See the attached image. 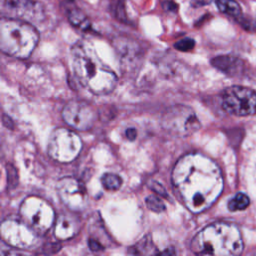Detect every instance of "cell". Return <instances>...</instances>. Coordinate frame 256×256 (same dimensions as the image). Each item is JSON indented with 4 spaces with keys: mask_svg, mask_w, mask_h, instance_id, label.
Here are the masks:
<instances>
[{
    "mask_svg": "<svg viewBox=\"0 0 256 256\" xmlns=\"http://www.w3.org/2000/svg\"><path fill=\"white\" fill-rule=\"evenodd\" d=\"M62 117L69 126L84 131L90 129L94 125L97 113L89 103L74 100L70 101L63 108Z\"/></svg>",
    "mask_w": 256,
    "mask_h": 256,
    "instance_id": "9c48e42d",
    "label": "cell"
},
{
    "mask_svg": "<svg viewBox=\"0 0 256 256\" xmlns=\"http://www.w3.org/2000/svg\"><path fill=\"white\" fill-rule=\"evenodd\" d=\"M1 233L7 243L17 247H30L36 242V232L24 222L5 221L2 224Z\"/></svg>",
    "mask_w": 256,
    "mask_h": 256,
    "instance_id": "8fae6325",
    "label": "cell"
},
{
    "mask_svg": "<svg viewBox=\"0 0 256 256\" xmlns=\"http://www.w3.org/2000/svg\"><path fill=\"white\" fill-rule=\"evenodd\" d=\"M125 135H126V137H127L129 140H134V139L136 138V136H137V131H136L135 128L131 127V128H128V129L126 130Z\"/></svg>",
    "mask_w": 256,
    "mask_h": 256,
    "instance_id": "484cf974",
    "label": "cell"
},
{
    "mask_svg": "<svg viewBox=\"0 0 256 256\" xmlns=\"http://www.w3.org/2000/svg\"><path fill=\"white\" fill-rule=\"evenodd\" d=\"M238 21L239 23L243 26V28L247 29V30H254L256 28V22L252 21L253 19H250V18H246L244 16H239L238 18Z\"/></svg>",
    "mask_w": 256,
    "mask_h": 256,
    "instance_id": "603a6c76",
    "label": "cell"
},
{
    "mask_svg": "<svg viewBox=\"0 0 256 256\" xmlns=\"http://www.w3.org/2000/svg\"><path fill=\"white\" fill-rule=\"evenodd\" d=\"M78 230V221L72 216L61 214L58 216L55 224L54 234L59 239H69L73 237Z\"/></svg>",
    "mask_w": 256,
    "mask_h": 256,
    "instance_id": "5bb4252c",
    "label": "cell"
},
{
    "mask_svg": "<svg viewBox=\"0 0 256 256\" xmlns=\"http://www.w3.org/2000/svg\"><path fill=\"white\" fill-rule=\"evenodd\" d=\"M88 243H89L90 249L93 250V251H98V250L103 249V247H102L96 240H94V239H89Z\"/></svg>",
    "mask_w": 256,
    "mask_h": 256,
    "instance_id": "d4e9b609",
    "label": "cell"
},
{
    "mask_svg": "<svg viewBox=\"0 0 256 256\" xmlns=\"http://www.w3.org/2000/svg\"><path fill=\"white\" fill-rule=\"evenodd\" d=\"M82 147L80 137L65 128L55 130L48 142V154L59 162H70L79 154Z\"/></svg>",
    "mask_w": 256,
    "mask_h": 256,
    "instance_id": "52a82bcc",
    "label": "cell"
},
{
    "mask_svg": "<svg viewBox=\"0 0 256 256\" xmlns=\"http://www.w3.org/2000/svg\"><path fill=\"white\" fill-rule=\"evenodd\" d=\"M249 203L250 200L247 195L243 193H238L228 202V208L230 211L243 210L249 205Z\"/></svg>",
    "mask_w": 256,
    "mask_h": 256,
    "instance_id": "e0dca14e",
    "label": "cell"
},
{
    "mask_svg": "<svg viewBox=\"0 0 256 256\" xmlns=\"http://www.w3.org/2000/svg\"><path fill=\"white\" fill-rule=\"evenodd\" d=\"M151 188H152L156 193L160 194L161 196H165V197H167V194H166V191H165L164 187H163L161 184H159L158 182L152 181V182H151Z\"/></svg>",
    "mask_w": 256,
    "mask_h": 256,
    "instance_id": "cb8c5ba5",
    "label": "cell"
},
{
    "mask_svg": "<svg viewBox=\"0 0 256 256\" xmlns=\"http://www.w3.org/2000/svg\"><path fill=\"white\" fill-rule=\"evenodd\" d=\"M172 181L186 207L194 213L209 208L223 188L218 166L200 154H188L178 160L172 172Z\"/></svg>",
    "mask_w": 256,
    "mask_h": 256,
    "instance_id": "6da1fadb",
    "label": "cell"
},
{
    "mask_svg": "<svg viewBox=\"0 0 256 256\" xmlns=\"http://www.w3.org/2000/svg\"><path fill=\"white\" fill-rule=\"evenodd\" d=\"M102 184L107 190H117L120 188L122 179L114 173H105L102 176Z\"/></svg>",
    "mask_w": 256,
    "mask_h": 256,
    "instance_id": "ac0fdd59",
    "label": "cell"
},
{
    "mask_svg": "<svg viewBox=\"0 0 256 256\" xmlns=\"http://www.w3.org/2000/svg\"><path fill=\"white\" fill-rule=\"evenodd\" d=\"M62 202L73 210H80L86 204V192L82 184L73 178H63L57 184Z\"/></svg>",
    "mask_w": 256,
    "mask_h": 256,
    "instance_id": "7c38bea8",
    "label": "cell"
},
{
    "mask_svg": "<svg viewBox=\"0 0 256 256\" xmlns=\"http://www.w3.org/2000/svg\"><path fill=\"white\" fill-rule=\"evenodd\" d=\"M146 205L150 210L154 212H162L165 210V205L163 201L154 195H150L146 198Z\"/></svg>",
    "mask_w": 256,
    "mask_h": 256,
    "instance_id": "d6986e66",
    "label": "cell"
},
{
    "mask_svg": "<svg viewBox=\"0 0 256 256\" xmlns=\"http://www.w3.org/2000/svg\"><path fill=\"white\" fill-rule=\"evenodd\" d=\"M243 242L238 227L232 223H213L201 230L191 242V250L201 255H238Z\"/></svg>",
    "mask_w": 256,
    "mask_h": 256,
    "instance_id": "3957f363",
    "label": "cell"
},
{
    "mask_svg": "<svg viewBox=\"0 0 256 256\" xmlns=\"http://www.w3.org/2000/svg\"><path fill=\"white\" fill-rule=\"evenodd\" d=\"M67 16H68L69 22L73 26H75L81 30H88L90 28L89 19L82 12V10H80L78 7L70 5L67 9Z\"/></svg>",
    "mask_w": 256,
    "mask_h": 256,
    "instance_id": "9a60e30c",
    "label": "cell"
},
{
    "mask_svg": "<svg viewBox=\"0 0 256 256\" xmlns=\"http://www.w3.org/2000/svg\"><path fill=\"white\" fill-rule=\"evenodd\" d=\"M72 66L79 81L92 93L102 95L113 91L117 76L103 65L87 41H78L71 48Z\"/></svg>",
    "mask_w": 256,
    "mask_h": 256,
    "instance_id": "7a4b0ae2",
    "label": "cell"
},
{
    "mask_svg": "<svg viewBox=\"0 0 256 256\" xmlns=\"http://www.w3.org/2000/svg\"><path fill=\"white\" fill-rule=\"evenodd\" d=\"M148 247H152L151 241L149 239L143 238L137 245H135V247H133L134 251L131 252V253H134V254H147V253H151L152 250H151V248H148Z\"/></svg>",
    "mask_w": 256,
    "mask_h": 256,
    "instance_id": "ffe728a7",
    "label": "cell"
},
{
    "mask_svg": "<svg viewBox=\"0 0 256 256\" xmlns=\"http://www.w3.org/2000/svg\"><path fill=\"white\" fill-rule=\"evenodd\" d=\"M223 109L236 116L256 113V93L247 87L231 86L222 93Z\"/></svg>",
    "mask_w": 256,
    "mask_h": 256,
    "instance_id": "ba28073f",
    "label": "cell"
},
{
    "mask_svg": "<svg viewBox=\"0 0 256 256\" xmlns=\"http://www.w3.org/2000/svg\"><path fill=\"white\" fill-rule=\"evenodd\" d=\"M220 12L238 18L241 15V7L235 0H215Z\"/></svg>",
    "mask_w": 256,
    "mask_h": 256,
    "instance_id": "2e32d148",
    "label": "cell"
},
{
    "mask_svg": "<svg viewBox=\"0 0 256 256\" xmlns=\"http://www.w3.org/2000/svg\"><path fill=\"white\" fill-rule=\"evenodd\" d=\"M195 41L191 38H183L174 44V47L180 51H189L194 48Z\"/></svg>",
    "mask_w": 256,
    "mask_h": 256,
    "instance_id": "44dd1931",
    "label": "cell"
},
{
    "mask_svg": "<svg viewBox=\"0 0 256 256\" xmlns=\"http://www.w3.org/2000/svg\"><path fill=\"white\" fill-rule=\"evenodd\" d=\"M211 63L215 68L229 76L239 75L244 70L243 61L236 56L220 55L213 58Z\"/></svg>",
    "mask_w": 256,
    "mask_h": 256,
    "instance_id": "4fadbf2b",
    "label": "cell"
},
{
    "mask_svg": "<svg viewBox=\"0 0 256 256\" xmlns=\"http://www.w3.org/2000/svg\"><path fill=\"white\" fill-rule=\"evenodd\" d=\"M161 124L166 131L180 137L189 136L200 128V122L194 111L184 105H175L166 110Z\"/></svg>",
    "mask_w": 256,
    "mask_h": 256,
    "instance_id": "8992f818",
    "label": "cell"
},
{
    "mask_svg": "<svg viewBox=\"0 0 256 256\" xmlns=\"http://www.w3.org/2000/svg\"><path fill=\"white\" fill-rule=\"evenodd\" d=\"M1 7L6 17L27 22L37 21L44 15L42 4L36 0H1Z\"/></svg>",
    "mask_w": 256,
    "mask_h": 256,
    "instance_id": "30bf717a",
    "label": "cell"
},
{
    "mask_svg": "<svg viewBox=\"0 0 256 256\" xmlns=\"http://www.w3.org/2000/svg\"><path fill=\"white\" fill-rule=\"evenodd\" d=\"M20 216L22 222L38 234L47 232L54 221V211L51 206L37 197H29L22 202Z\"/></svg>",
    "mask_w": 256,
    "mask_h": 256,
    "instance_id": "5b68a950",
    "label": "cell"
},
{
    "mask_svg": "<svg viewBox=\"0 0 256 256\" xmlns=\"http://www.w3.org/2000/svg\"><path fill=\"white\" fill-rule=\"evenodd\" d=\"M160 4L166 12L175 13L178 10V4L174 0H160Z\"/></svg>",
    "mask_w": 256,
    "mask_h": 256,
    "instance_id": "7402d4cb",
    "label": "cell"
},
{
    "mask_svg": "<svg viewBox=\"0 0 256 256\" xmlns=\"http://www.w3.org/2000/svg\"><path fill=\"white\" fill-rule=\"evenodd\" d=\"M39 40L36 29L27 21L3 17L0 23V48L11 56L28 57Z\"/></svg>",
    "mask_w": 256,
    "mask_h": 256,
    "instance_id": "277c9868",
    "label": "cell"
}]
</instances>
